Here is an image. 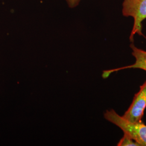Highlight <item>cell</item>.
Returning a JSON list of instances; mask_svg holds the SVG:
<instances>
[{"label": "cell", "mask_w": 146, "mask_h": 146, "mask_svg": "<svg viewBox=\"0 0 146 146\" xmlns=\"http://www.w3.org/2000/svg\"><path fill=\"white\" fill-rule=\"evenodd\" d=\"M122 14L125 17L134 20L133 28L129 36L131 42H134L135 34L143 35L142 22L146 19V0H123Z\"/></svg>", "instance_id": "2"}, {"label": "cell", "mask_w": 146, "mask_h": 146, "mask_svg": "<svg viewBox=\"0 0 146 146\" xmlns=\"http://www.w3.org/2000/svg\"><path fill=\"white\" fill-rule=\"evenodd\" d=\"M130 47L132 50L131 54L135 58V62L129 66H124L120 68H115L110 70H104L102 77L104 79L108 78L111 73H114L126 69H140L146 72V51L136 47L134 42H131Z\"/></svg>", "instance_id": "4"}, {"label": "cell", "mask_w": 146, "mask_h": 146, "mask_svg": "<svg viewBox=\"0 0 146 146\" xmlns=\"http://www.w3.org/2000/svg\"><path fill=\"white\" fill-rule=\"evenodd\" d=\"M105 119L119 127L123 133L137 142L140 146H146V125L142 122H131L119 115L113 109L104 113Z\"/></svg>", "instance_id": "1"}, {"label": "cell", "mask_w": 146, "mask_h": 146, "mask_svg": "<svg viewBox=\"0 0 146 146\" xmlns=\"http://www.w3.org/2000/svg\"><path fill=\"white\" fill-rule=\"evenodd\" d=\"M117 146H140L139 144L134 141L133 139L126 134L123 135V136L121 139L118 142Z\"/></svg>", "instance_id": "5"}, {"label": "cell", "mask_w": 146, "mask_h": 146, "mask_svg": "<svg viewBox=\"0 0 146 146\" xmlns=\"http://www.w3.org/2000/svg\"><path fill=\"white\" fill-rule=\"evenodd\" d=\"M146 108V81L140 87L128 109L122 117L131 122H142L144 111Z\"/></svg>", "instance_id": "3"}, {"label": "cell", "mask_w": 146, "mask_h": 146, "mask_svg": "<svg viewBox=\"0 0 146 146\" xmlns=\"http://www.w3.org/2000/svg\"><path fill=\"white\" fill-rule=\"evenodd\" d=\"M70 8H75L78 5L81 0H66Z\"/></svg>", "instance_id": "6"}]
</instances>
